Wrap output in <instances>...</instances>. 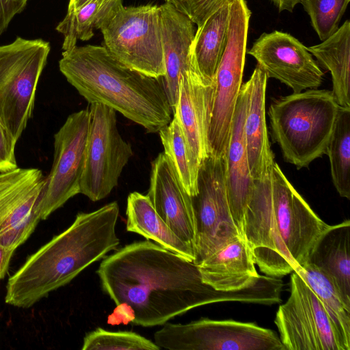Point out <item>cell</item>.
Returning <instances> with one entry per match:
<instances>
[{
    "label": "cell",
    "instance_id": "obj_17",
    "mask_svg": "<svg viewBox=\"0 0 350 350\" xmlns=\"http://www.w3.org/2000/svg\"><path fill=\"white\" fill-rule=\"evenodd\" d=\"M213 90V81L204 80L194 66L182 77L173 113L179 120L192 163L197 170L210 155L208 131Z\"/></svg>",
    "mask_w": 350,
    "mask_h": 350
},
{
    "label": "cell",
    "instance_id": "obj_8",
    "mask_svg": "<svg viewBox=\"0 0 350 350\" xmlns=\"http://www.w3.org/2000/svg\"><path fill=\"white\" fill-rule=\"evenodd\" d=\"M100 31L104 46L120 63L148 77H164L160 6H123Z\"/></svg>",
    "mask_w": 350,
    "mask_h": 350
},
{
    "label": "cell",
    "instance_id": "obj_9",
    "mask_svg": "<svg viewBox=\"0 0 350 350\" xmlns=\"http://www.w3.org/2000/svg\"><path fill=\"white\" fill-rule=\"evenodd\" d=\"M154 339L160 348L169 350H286L273 330L231 319L165 323Z\"/></svg>",
    "mask_w": 350,
    "mask_h": 350
},
{
    "label": "cell",
    "instance_id": "obj_13",
    "mask_svg": "<svg viewBox=\"0 0 350 350\" xmlns=\"http://www.w3.org/2000/svg\"><path fill=\"white\" fill-rule=\"evenodd\" d=\"M90 124L88 107L69 115L54 135L52 167L36 203L42 220L80 193Z\"/></svg>",
    "mask_w": 350,
    "mask_h": 350
},
{
    "label": "cell",
    "instance_id": "obj_29",
    "mask_svg": "<svg viewBox=\"0 0 350 350\" xmlns=\"http://www.w3.org/2000/svg\"><path fill=\"white\" fill-rule=\"evenodd\" d=\"M159 136L168 157L186 192L193 196L198 193V170L193 166L186 139L178 118L174 114L168 124L161 129Z\"/></svg>",
    "mask_w": 350,
    "mask_h": 350
},
{
    "label": "cell",
    "instance_id": "obj_16",
    "mask_svg": "<svg viewBox=\"0 0 350 350\" xmlns=\"http://www.w3.org/2000/svg\"><path fill=\"white\" fill-rule=\"evenodd\" d=\"M147 196L165 223L194 250L196 235L191 196L164 152L159 153L152 162Z\"/></svg>",
    "mask_w": 350,
    "mask_h": 350
},
{
    "label": "cell",
    "instance_id": "obj_21",
    "mask_svg": "<svg viewBox=\"0 0 350 350\" xmlns=\"http://www.w3.org/2000/svg\"><path fill=\"white\" fill-rule=\"evenodd\" d=\"M306 262L320 269L350 306V221L329 225L311 249Z\"/></svg>",
    "mask_w": 350,
    "mask_h": 350
},
{
    "label": "cell",
    "instance_id": "obj_12",
    "mask_svg": "<svg viewBox=\"0 0 350 350\" xmlns=\"http://www.w3.org/2000/svg\"><path fill=\"white\" fill-rule=\"evenodd\" d=\"M197 187L191 200L196 235L193 262L198 265L240 234L229 207L223 157L209 155L201 163Z\"/></svg>",
    "mask_w": 350,
    "mask_h": 350
},
{
    "label": "cell",
    "instance_id": "obj_26",
    "mask_svg": "<svg viewBox=\"0 0 350 350\" xmlns=\"http://www.w3.org/2000/svg\"><path fill=\"white\" fill-rule=\"evenodd\" d=\"M42 171L33 168L23 179L0 190V234L20 224L32 212L42 186Z\"/></svg>",
    "mask_w": 350,
    "mask_h": 350
},
{
    "label": "cell",
    "instance_id": "obj_14",
    "mask_svg": "<svg viewBox=\"0 0 350 350\" xmlns=\"http://www.w3.org/2000/svg\"><path fill=\"white\" fill-rule=\"evenodd\" d=\"M247 53L268 79L279 80L293 92L317 88L323 82L324 74L308 48L289 33H263Z\"/></svg>",
    "mask_w": 350,
    "mask_h": 350
},
{
    "label": "cell",
    "instance_id": "obj_28",
    "mask_svg": "<svg viewBox=\"0 0 350 350\" xmlns=\"http://www.w3.org/2000/svg\"><path fill=\"white\" fill-rule=\"evenodd\" d=\"M326 154L334 185L341 197L350 199V107H339Z\"/></svg>",
    "mask_w": 350,
    "mask_h": 350
},
{
    "label": "cell",
    "instance_id": "obj_11",
    "mask_svg": "<svg viewBox=\"0 0 350 350\" xmlns=\"http://www.w3.org/2000/svg\"><path fill=\"white\" fill-rule=\"evenodd\" d=\"M89 109L90 124L80 193L96 202L117 186L133 152L119 132L114 109L100 103H91Z\"/></svg>",
    "mask_w": 350,
    "mask_h": 350
},
{
    "label": "cell",
    "instance_id": "obj_19",
    "mask_svg": "<svg viewBox=\"0 0 350 350\" xmlns=\"http://www.w3.org/2000/svg\"><path fill=\"white\" fill-rule=\"evenodd\" d=\"M198 266L202 282L220 291L241 290L260 276L251 250L240 235L228 241Z\"/></svg>",
    "mask_w": 350,
    "mask_h": 350
},
{
    "label": "cell",
    "instance_id": "obj_2",
    "mask_svg": "<svg viewBox=\"0 0 350 350\" xmlns=\"http://www.w3.org/2000/svg\"><path fill=\"white\" fill-rule=\"evenodd\" d=\"M116 202L90 213H79L72 224L29 256L11 275L5 301L29 308L50 293L72 281L82 271L116 250Z\"/></svg>",
    "mask_w": 350,
    "mask_h": 350
},
{
    "label": "cell",
    "instance_id": "obj_20",
    "mask_svg": "<svg viewBox=\"0 0 350 350\" xmlns=\"http://www.w3.org/2000/svg\"><path fill=\"white\" fill-rule=\"evenodd\" d=\"M267 79L265 72L258 66L249 79L250 92L244 133L250 170L254 180L258 178L275 163L266 124L265 95Z\"/></svg>",
    "mask_w": 350,
    "mask_h": 350
},
{
    "label": "cell",
    "instance_id": "obj_39",
    "mask_svg": "<svg viewBox=\"0 0 350 350\" xmlns=\"http://www.w3.org/2000/svg\"><path fill=\"white\" fill-rule=\"evenodd\" d=\"M92 0H70L68 7V12L76 10Z\"/></svg>",
    "mask_w": 350,
    "mask_h": 350
},
{
    "label": "cell",
    "instance_id": "obj_34",
    "mask_svg": "<svg viewBox=\"0 0 350 350\" xmlns=\"http://www.w3.org/2000/svg\"><path fill=\"white\" fill-rule=\"evenodd\" d=\"M16 144L0 120V173L18 167L14 152Z\"/></svg>",
    "mask_w": 350,
    "mask_h": 350
},
{
    "label": "cell",
    "instance_id": "obj_27",
    "mask_svg": "<svg viewBox=\"0 0 350 350\" xmlns=\"http://www.w3.org/2000/svg\"><path fill=\"white\" fill-rule=\"evenodd\" d=\"M297 271L320 299L340 337L350 347V306L343 301L331 280L316 266L306 262Z\"/></svg>",
    "mask_w": 350,
    "mask_h": 350
},
{
    "label": "cell",
    "instance_id": "obj_10",
    "mask_svg": "<svg viewBox=\"0 0 350 350\" xmlns=\"http://www.w3.org/2000/svg\"><path fill=\"white\" fill-rule=\"evenodd\" d=\"M290 295L274 323L286 350H350L323 304L300 274L291 272Z\"/></svg>",
    "mask_w": 350,
    "mask_h": 350
},
{
    "label": "cell",
    "instance_id": "obj_1",
    "mask_svg": "<svg viewBox=\"0 0 350 350\" xmlns=\"http://www.w3.org/2000/svg\"><path fill=\"white\" fill-rule=\"evenodd\" d=\"M96 273L103 291L131 310L132 323L165 324L176 316L213 303L239 301L271 306L279 300L277 282L260 275L239 291H220L203 282L198 266L146 240L126 245L104 258Z\"/></svg>",
    "mask_w": 350,
    "mask_h": 350
},
{
    "label": "cell",
    "instance_id": "obj_33",
    "mask_svg": "<svg viewBox=\"0 0 350 350\" xmlns=\"http://www.w3.org/2000/svg\"><path fill=\"white\" fill-rule=\"evenodd\" d=\"M224 0H165L198 27Z\"/></svg>",
    "mask_w": 350,
    "mask_h": 350
},
{
    "label": "cell",
    "instance_id": "obj_32",
    "mask_svg": "<svg viewBox=\"0 0 350 350\" xmlns=\"http://www.w3.org/2000/svg\"><path fill=\"white\" fill-rule=\"evenodd\" d=\"M40 220V213L36 204L32 212L27 218L18 225L0 234V244L15 251L27 240Z\"/></svg>",
    "mask_w": 350,
    "mask_h": 350
},
{
    "label": "cell",
    "instance_id": "obj_38",
    "mask_svg": "<svg viewBox=\"0 0 350 350\" xmlns=\"http://www.w3.org/2000/svg\"><path fill=\"white\" fill-rule=\"evenodd\" d=\"M278 8L279 12L288 11L293 12L297 4L299 3L300 0H271Z\"/></svg>",
    "mask_w": 350,
    "mask_h": 350
},
{
    "label": "cell",
    "instance_id": "obj_25",
    "mask_svg": "<svg viewBox=\"0 0 350 350\" xmlns=\"http://www.w3.org/2000/svg\"><path fill=\"white\" fill-rule=\"evenodd\" d=\"M122 7V0H92L76 10L67 12L56 27L64 36V51L75 46L78 40H89L94 31L100 29Z\"/></svg>",
    "mask_w": 350,
    "mask_h": 350
},
{
    "label": "cell",
    "instance_id": "obj_5",
    "mask_svg": "<svg viewBox=\"0 0 350 350\" xmlns=\"http://www.w3.org/2000/svg\"><path fill=\"white\" fill-rule=\"evenodd\" d=\"M288 181L275 162L272 170V204L258 230L262 245L294 270L304 265L313 245L328 227Z\"/></svg>",
    "mask_w": 350,
    "mask_h": 350
},
{
    "label": "cell",
    "instance_id": "obj_31",
    "mask_svg": "<svg viewBox=\"0 0 350 350\" xmlns=\"http://www.w3.org/2000/svg\"><path fill=\"white\" fill-rule=\"evenodd\" d=\"M350 0H300L310 18L311 24L323 41L339 27Z\"/></svg>",
    "mask_w": 350,
    "mask_h": 350
},
{
    "label": "cell",
    "instance_id": "obj_7",
    "mask_svg": "<svg viewBox=\"0 0 350 350\" xmlns=\"http://www.w3.org/2000/svg\"><path fill=\"white\" fill-rule=\"evenodd\" d=\"M50 44L18 37L0 46V120L17 143L30 119Z\"/></svg>",
    "mask_w": 350,
    "mask_h": 350
},
{
    "label": "cell",
    "instance_id": "obj_36",
    "mask_svg": "<svg viewBox=\"0 0 350 350\" xmlns=\"http://www.w3.org/2000/svg\"><path fill=\"white\" fill-rule=\"evenodd\" d=\"M33 168L18 167L14 170L0 173V190L18 182L29 174Z\"/></svg>",
    "mask_w": 350,
    "mask_h": 350
},
{
    "label": "cell",
    "instance_id": "obj_6",
    "mask_svg": "<svg viewBox=\"0 0 350 350\" xmlns=\"http://www.w3.org/2000/svg\"><path fill=\"white\" fill-rule=\"evenodd\" d=\"M251 11L245 0H232L226 44L215 71L208 131L210 155L224 157L242 85Z\"/></svg>",
    "mask_w": 350,
    "mask_h": 350
},
{
    "label": "cell",
    "instance_id": "obj_23",
    "mask_svg": "<svg viewBox=\"0 0 350 350\" xmlns=\"http://www.w3.org/2000/svg\"><path fill=\"white\" fill-rule=\"evenodd\" d=\"M232 0H224L198 27L191 45V60L201 77L212 82L228 36Z\"/></svg>",
    "mask_w": 350,
    "mask_h": 350
},
{
    "label": "cell",
    "instance_id": "obj_4",
    "mask_svg": "<svg viewBox=\"0 0 350 350\" xmlns=\"http://www.w3.org/2000/svg\"><path fill=\"white\" fill-rule=\"evenodd\" d=\"M339 107L332 91L315 88L271 104L272 136L286 162L301 169L325 154Z\"/></svg>",
    "mask_w": 350,
    "mask_h": 350
},
{
    "label": "cell",
    "instance_id": "obj_3",
    "mask_svg": "<svg viewBox=\"0 0 350 350\" xmlns=\"http://www.w3.org/2000/svg\"><path fill=\"white\" fill-rule=\"evenodd\" d=\"M59 68L88 103L105 105L148 133L159 132L172 118L163 80L126 66L105 46L76 45L62 53Z\"/></svg>",
    "mask_w": 350,
    "mask_h": 350
},
{
    "label": "cell",
    "instance_id": "obj_35",
    "mask_svg": "<svg viewBox=\"0 0 350 350\" xmlns=\"http://www.w3.org/2000/svg\"><path fill=\"white\" fill-rule=\"evenodd\" d=\"M28 0H0V35L7 29L14 16L21 12Z\"/></svg>",
    "mask_w": 350,
    "mask_h": 350
},
{
    "label": "cell",
    "instance_id": "obj_22",
    "mask_svg": "<svg viewBox=\"0 0 350 350\" xmlns=\"http://www.w3.org/2000/svg\"><path fill=\"white\" fill-rule=\"evenodd\" d=\"M126 215L128 232L137 233L167 250L194 260V250L165 223L147 195L137 191L131 193L127 198Z\"/></svg>",
    "mask_w": 350,
    "mask_h": 350
},
{
    "label": "cell",
    "instance_id": "obj_37",
    "mask_svg": "<svg viewBox=\"0 0 350 350\" xmlns=\"http://www.w3.org/2000/svg\"><path fill=\"white\" fill-rule=\"evenodd\" d=\"M14 252L0 244V280L5 276Z\"/></svg>",
    "mask_w": 350,
    "mask_h": 350
},
{
    "label": "cell",
    "instance_id": "obj_30",
    "mask_svg": "<svg viewBox=\"0 0 350 350\" xmlns=\"http://www.w3.org/2000/svg\"><path fill=\"white\" fill-rule=\"evenodd\" d=\"M82 350H159L161 348L150 340L129 331L110 332L103 328L88 333Z\"/></svg>",
    "mask_w": 350,
    "mask_h": 350
},
{
    "label": "cell",
    "instance_id": "obj_24",
    "mask_svg": "<svg viewBox=\"0 0 350 350\" xmlns=\"http://www.w3.org/2000/svg\"><path fill=\"white\" fill-rule=\"evenodd\" d=\"M332 76V93L338 105L350 107V22L347 20L321 44L307 47Z\"/></svg>",
    "mask_w": 350,
    "mask_h": 350
},
{
    "label": "cell",
    "instance_id": "obj_15",
    "mask_svg": "<svg viewBox=\"0 0 350 350\" xmlns=\"http://www.w3.org/2000/svg\"><path fill=\"white\" fill-rule=\"evenodd\" d=\"M250 92L249 80L242 84L236 104L228 146L224 156L225 183L234 223L243 237L244 215L250 200L254 179L251 175L244 123Z\"/></svg>",
    "mask_w": 350,
    "mask_h": 350
},
{
    "label": "cell",
    "instance_id": "obj_18",
    "mask_svg": "<svg viewBox=\"0 0 350 350\" xmlns=\"http://www.w3.org/2000/svg\"><path fill=\"white\" fill-rule=\"evenodd\" d=\"M161 38L165 73L163 77L172 112L175 111L183 75L193 68L191 45L194 38L193 23L171 4L160 6Z\"/></svg>",
    "mask_w": 350,
    "mask_h": 350
}]
</instances>
